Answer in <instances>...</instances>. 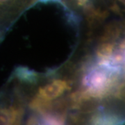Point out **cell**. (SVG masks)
<instances>
[{"mask_svg": "<svg viewBox=\"0 0 125 125\" xmlns=\"http://www.w3.org/2000/svg\"><path fill=\"white\" fill-rule=\"evenodd\" d=\"M40 122H43L45 125H62L65 122V117L58 114L52 113H43L40 117Z\"/></svg>", "mask_w": 125, "mask_h": 125, "instance_id": "6da1fadb", "label": "cell"}, {"mask_svg": "<svg viewBox=\"0 0 125 125\" xmlns=\"http://www.w3.org/2000/svg\"><path fill=\"white\" fill-rule=\"evenodd\" d=\"M113 97L120 100L125 104V73L122 72L120 81L117 85Z\"/></svg>", "mask_w": 125, "mask_h": 125, "instance_id": "7a4b0ae2", "label": "cell"}, {"mask_svg": "<svg viewBox=\"0 0 125 125\" xmlns=\"http://www.w3.org/2000/svg\"><path fill=\"white\" fill-rule=\"evenodd\" d=\"M118 1L121 3L125 7V0H118Z\"/></svg>", "mask_w": 125, "mask_h": 125, "instance_id": "3957f363", "label": "cell"}]
</instances>
